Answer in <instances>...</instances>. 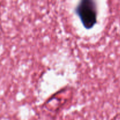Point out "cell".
Here are the masks:
<instances>
[{"label": "cell", "mask_w": 120, "mask_h": 120, "mask_svg": "<svg viewBox=\"0 0 120 120\" xmlns=\"http://www.w3.org/2000/svg\"><path fill=\"white\" fill-rule=\"evenodd\" d=\"M76 12L84 26L87 29L93 28L97 23V10L95 1L82 0L76 7Z\"/></svg>", "instance_id": "1"}]
</instances>
